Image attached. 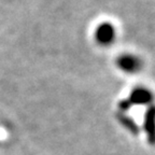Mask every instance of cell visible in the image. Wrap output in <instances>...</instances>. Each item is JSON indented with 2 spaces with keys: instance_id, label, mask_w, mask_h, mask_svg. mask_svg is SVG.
<instances>
[{
  "instance_id": "cell-4",
  "label": "cell",
  "mask_w": 155,
  "mask_h": 155,
  "mask_svg": "<svg viewBox=\"0 0 155 155\" xmlns=\"http://www.w3.org/2000/svg\"><path fill=\"white\" fill-rule=\"evenodd\" d=\"M144 127L145 131H148V135L150 137L149 139L155 140V107H151L145 115Z\"/></svg>"
},
{
  "instance_id": "cell-2",
  "label": "cell",
  "mask_w": 155,
  "mask_h": 155,
  "mask_svg": "<svg viewBox=\"0 0 155 155\" xmlns=\"http://www.w3.org/2000/svg\"><path fill=\"white\" fill-rule=\"evenodd\" d=\"M116 64H117L120 70L125 73H129V74L140 71L141 67H142L141 59L134 54H123V55L119 56L116 59Z\"/></svg>"
},
{
  "instance_id": "cell-1",
  "label": "cell",
  "mask_w": 155,
  "mask_h": 155,
  "mask_svg": "<svg viewBox=\"0 0 155 155\" xmlns=\"http://www.w3.org/2000/svg\"><path fill=\"white\" fill-rule=\"evenodd\" d=\"M94 38L97 44L101 46H109L113 44L116 38V30L113 24L109 22H102L96 27Z\"/></svg>"
},
{
  "instance_id": "cell-3",
  "label": "cell",
  "mask_w": 155,
  "mask_h": 155,
  "mask_svg": "<svg viewBox=\"0 0 155 155\" xmlns=\"http://www.w3.org/2000/svg\"><path fill=\"white\" fill-rule=\"evenodd\" d=\"M153 100V94L149 88L143 86L136 87L130 93L128 104H149Z\"/></svg>"
}]
</instances>
